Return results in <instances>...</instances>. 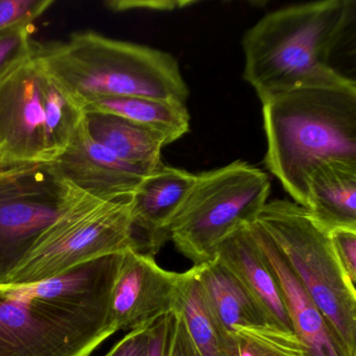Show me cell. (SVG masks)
<instances>
[{
  "label": "cell",
  "mask_w": 356,
  "mask_h": 356,
  "mask_svg": "<svg viewBox=\"0 0 356 356\" xmlns=\"http://www.w3.org/2000/svg\"><path fill=\"white\" fill-rule=\"evenodd\" d=\"M122 254L49 280L0 284V356L92 355L116 332L109 299Z\"/></svg>",
  "instance_id": "1"
},
{
  "label": "cell",
  "mask_w": 356,
  "mask_h": 356,
  "mask_svg": "<svg viewBox=\"0 0 356 356\" xmlns=\"http://www.w3.org/2000/svg\"><path fill=\"white\" fill-rule=\"evenodd\" d=\"M266 168L305 207L310 175L326 163H356V84L329 76L262 102Z\"/></svg>",
  "instance_id": "2"
},
{
  "label": "cell",
  "mask_w": 356,
  "mask_h": 356,
  "mask_svg": "<svg viewBox=\"0 0 356 356\" xmlns=\"http://www.w3.org/2000/svg\"><path fill=\"white\" fill-rule=\"evenodd\" d=\"M37 56L81 108L114 97L186 104L189 89L174 56L145 45L76 33L65 42L37 44Z\"/></svg>",
  "instance_id": "3"
},
{
  "label": "cell",
  "mask_w": 356,
  "mask_h": 356,
  "mask_svg": "<svg viewBox=\"0 0 356 356\" xmlns=\"http://www.w3.org/2000/svg\"><path fill=\"white\" fill-rule=\"evenodd\" d=\"M354 0H324L277 10L243 39V79L260 101L335 72L331 56L355 18Z\"/></svg>",
  "instance_id": "4"
},
{
  "label": "cell",
  "mask_w": 356,
  "mask_h": 356,
  "mask_svg": "<svg viewBox=\"0 0 356 356\" xmlns=\"http://www.w3.org/2000/svg\"><path fill=\"white\" fill-rule=\"evenodd\" d=\"M36 51L0 81V168L55 161L84 118Z\"/></svg>",
  "instance_id": "5"
},
{
  "label": "cell",
  "mask_w": 356,
  "mask_h": 356,
  "mask_svg": "<svg viewBox=\"0 0 356 356\" xmlns=\"http://www.w3.org/2000/svg\"><path fill=\"white\" fill-rule=\"evenodd\" d=\"M256 222L286 260L348 356H356V287L343 274L329 234L295 202H268Z\"/></svg>",
  "instance_id": "6"
},
{
  "label": "cell",
  "mask_w": 356,
  "mask_h": 356,
  "mask_svg": "<svg viewBox=\"0 0 356 356\" xmlns=\"http://www.w3.org/2000/svg\"><path fill=\"white\" fill-rule=\"evenodd\" d=\"M268 175L243 161L197 175L168 229V241L193 266L213 261L220 243L255 222L268 203Z\"/></svg>",
  "instance_id": "7"
},
{
  "label": "cell",
  "mask_w": 356,
  "mask_h": 356,
  "mask_svg": "<svg viewBox=\"0 0 356 356\" xmlns=\"http://www.w3.org/2000/svg\"><path fill=\"white\" fill-rule=\"evenodd\" d=\"M129 250L141 251L133 228L131 197L105 202L88 195L41 235L1 284L49 280Z\"/></svg>",
  "instance_id": "8"
},
{
  "label": "cell",
  "mask_w": 356,
  "mask_h": 356,
  "mask_svg": "<svg viewBox=\"0 0 356 356\" xmlns=\"http://www.w3.org/2000/svg\"><path fill=\"white\" fill-rule=\"evenodd\" d=\"M86 197L51 163L0 168V284L41 235Z\"/></svg>",
  "instance_id": "9"
},
{
  "label": "cell",
  "mask_w": 356,
  "mask_h": 356,
  "mask_svg": "<svg viewBox=\"0 0 356 356\" xmlns=\"http://www.w3.org/2000/svg\"><path fill=\"white\" fill-rule=\"evenodd\" d=\"M180 273L164 270L151 254H122L109 299V320L116 332L149 327L174 312Z\"/></svg>",
  "instance_id": "10"
},
{
  "label": "cell",
  "mask_w": 356,
  "mask_h": 356,
  "mask_svg": "<svg viewBox=\"0 0 356 356\" xmlns=\"http://www.w3.org/2000/svg\"><path fill=\"white\" fill-rule=\"evenodd\" d=\"M51 165L79 191L105 202L131 197L147 177L97 143L84 118L65 151Z\"/></svg>",
  "instance_id": "11"
},
{
  "label": "cell",
  "mask_w": 356,
  "mask_h": 356,
  "mask_svg": "<svg viewBox=\"0 0 356 356\" xmlns=\"http://www.w3.org/2000/svg\"><path fill=\"white\" fill-rule=\"evenodd\" d=\"M197 175L162 164L143 178L131 195L135 236L141 251L155 255L168 241V229Z\"/></svg>",
  "instance_id": "12"
},
{
  "label": "cell",
  "mask_w": 356,
  "mask_h": 356,
  "mask_svg": "<svg viewBox=\"0 0 356 356\" xmlns=\"http://www.w3.org/2000/svg\"><path fill=\"white\" fill-rule=\"evenodd\" d=\"M250 227L276 277L291 329L303 343L306 356H348L326 318L266 231L256 220Z\"/></svg>",
  "instance_id": "13"
},
{
  "label": "cell",
  "mask_w": 356,
  "mask_h": 356,
  "mask_svg": "<svg viewBox=\"0 0 356 356\" xmlns=\"http://www.w3.org/2000/svg\"><path fill=\"white\" fill-rule=\"evenodd\" d=\"M250 225L229 235L218 247L216 258L238 279L277 325L293 331L276 277Z\"/></svg>",
  "instance_id": "14"
},
{
  "label": "cell",
  "mask_w": 356,
  "mask_h": 356,
  "mask_svg": "<svg viewBox=\"0 0 356 356\" xmlns=\"http://www.w3.org/2000/svg\"><path fill=\"white\" fill-rule=\"evenodd\" d=\"M304 208L327 232L356 230V163L335 161L316 168L308 180Z\"/></svg>",
  "instance_id": "15"
},
{
  "label": "cell",
  "mask_w": 356,
  "mask_h": 356,
  "mask_svg": "<svg viewBox=\"0 0 356 356\" xmlns=\"http://www.w3.org/2000/svg\"><path fill=\"white\" fill-rule=\"evenodd\" d=\"M84 122L90 136L145 176L162 165L166 143L159 133L113 114L86 112Z\"/></svg>",
  "instance_id": "16"
},
{
  "label": "cell",
  "mask_w": 356,
  "mask_h": 356,
  "mask_svg": "<svg viewBox=\"0 0 356 356\" xmlns=\"http://www.w3.org/2000/svg\"><path fill=\"white\" fill-rule=\"evenodd\" d=\"M174 312L180 314L201 356H236L234 337L212 309L195 266L179 274Z\"/></svg>",
  "instance_id": "17"
},
{
  "label": "cell",
  "mask_w": 356,
  "mask_h": 356,
  "mask_svg": "<svg viewBox=\"0 0 356 356\" xmlns=\"http://www.w3.org/2000/svg\"><path fill=\"white\" fill-rule=\"evenodd\" d=\"M195 268L212 309L231 334L236 327L276 324L218 258Z\"/></svg>",
  "instance_id": "18"
},
{
  "label": "cell",
  "mask_w": 356,
  "mask_h": 356,
  "mask_svg": "<svg viewBox=\"0 0 356 356\" xmlns=\"http://www.w3.org/2000/svg\"><path fill=\"white\" fill-rule=\"evenodd\" d=\"M83 112L113 114L159 133L166 143L184 136L191 130V115L186 105L179 102L136 97H114L97 99Z\"/></svg>",
  "instance_id": "19"
},
{
  "label": "cell",
  "mask_w": 356,
  "mask_h": 356,
  "mask_svg": "<svg viewBox=\"0 0 356 356\" xmlns=\"http://www.w3.org/2000/svg\"><path fill=\"white\" fill-rule=\"evenodd\" d=\"M232 334L236 356H306L293 331L273 323L236 327Z\"/></svg>",
  "instance_id": "20"
},
{
  "label": "cell",
  "mask_w": 356,
  "mask_h": 356,
  "mask_svg": "<svg viewBox=\"0 0 356 356\" xmlns=\"http://www.w3.org/2000/svg\"><path fill=\"white\" fill-rule=\"evenodd\" d=\"M32 26H18L0 34V81L36 51Z\"/></svg>",
  "instance_id": "21"
},
{
  "label": "cell",
  "mask_w": 356,
  "mask_h": 356,
  "mask_svg": "<svg viewBox=\"0 0 356 356\" xmlns=\"http://www.w3.org/2000/svg\"><path fill=\"white\" fill-rule=\"evenodd\" d=\"M54 0H0V34L18 26H33Z\"/></svg>",
  "instance_id": "22"
},
{
  "label": "cell",
  "mask_w": 356,
  "mask_h": 356,
  "mask_svg": "<svg viewBox=\"0 0 356 356\" xmlns=\"http://www.w3.org/2000/svg\"><path fill=\"white\" fill-rule=\"evenodd\" d=\"M329 239L335 257L347 277L348 281L356 287V230L337 228L329 231Z\"/></svg>",
  "instance_id": "23"
},
{
  "label": "cell",
  "mask_w": 356,
  "mask_h": 356,
  "mask_svg": "<svg viewBox=\"0 0 356 356\" xmlns=\"http://www.w3.org/2000/svg\"><path fill=\"white\" fill-rule=\"evenodd\" d=\"M165 356H201L193 345L180 314H170Z\"/></svg>",
  "instance_id": "24"
},
{
  "label": "cell",
  "mask_w": 356,
  "mask_h": 356,
  "mask_svg": "<svg viewBox=\"0 0 356 356\" xmlns=\"http://www.w3.org/2000/svg\"><path fill=\"white\" fill-rule=\"evenodd\" d=\"M151 327L131 330L105 356H149Z\"/></svg>",
  "instance_id": "25"
},
{
  "label": "cell",
  "mask_w": 356,
  "mask_h": 356,
  "mask_svg": "<svg viewBox=\"0 0 356 356\" xmlns=\"http://www.w3.org/2000/svg\"><path fill=\"white\" fill-rule=\"evenodd\" d=\"M112 11L122 12L129 11V10L135 9H147V10H165L178 9V8L183 7V6L191 5V3H177V1H109L106 3Z\"/></svg>",
  "instance_id": "26"
},
{
  "label": "cell",
  "mask_w": 356,
  "mask_h": 356,
  "mask_svg": "<svg viewBox=\"0 0 356 356\" xmlns=\"http://www.w3.org/2000/svg\"><path fill=\"white\" fill-rule=\"evenodd\" d=\"M170 318V314L152 325L149 356H165Z\"/></svg>",
  "instance_id": "27"
}]
</instances>
